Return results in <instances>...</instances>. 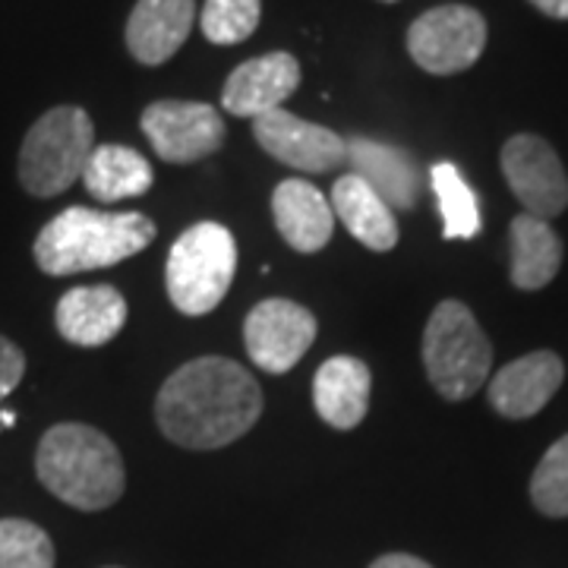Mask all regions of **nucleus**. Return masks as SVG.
<instances>
[{
    "instance_id": "obj_1",
    "label": "nucleus",
    "mask_w": 568,
    "mask_h": 568,
    "mask_svg": "<svg viewBox=\"0 0 568 568\" xmlns=\"http://www.w3.org/2000/svg\"><path fill=\"white\" fill-rule=\"evenodd\" d=\"M263 414L260 383L227 357H200L171 373L155 398V420L183 448H222L237 443Z\"/></svg>"
},
{
    "instance_id": "obj_2",
    "label": "nucleus",
    "mask_w": 568,
    "mask_h": 568,
    "mask_svg": "<svg viewBox=\"0 0 568 568\" xmlns=\"http://www.w3.org/2000/svg\"><path fill=\"white\" fill-rule=\"evenodd\" d=\"M36 474L54 499L80 511L111 508L126 489L118 446L85 424L51 426L36 452Z\"/></svg>"
},
{
    "instance_id": "obj_3",
    "label": "nucleus",
    "mask_w": 568,
    "mask_h": 568,
    "mask_svg": "<svg viewBox=\"0 0 568 568\" xmlns=\"http://www.w3.org/2000/svg\"><path fill=\"white\" fill-rule=\"evenodd\" d=\"M155 222L140 212H95L73 205L36 237V263L44 275H77L118 265L155 241Z\"/></svg>"
},
{
    "instance_id": "obj_4",
    "label": "nucleus",
    "mask_w": 568,
    "mask_h": 568,
    "mask_svg": "<svg viewBox=\"0 0 568 568\" xmlns=\"http://www.w3.org/2000/svg\"><path fill=\"white\" fill-rule=\"evenodd\" d=\"M95 149V126L92 118L73 108L61 104L41 114L29 126L20 149V183L26 193L48 200L61 196L73 183L82 181L85 162Z\"/></svg>"
},
{
    "instance_id": "obj_5",
    "label": "nucleus",
    "mask_w": 568,
    "mask_h": 568,
    "mask_svg": "<svg viewBox=\"0 0 568 568\" xmlns=\"http://www.w3.org/2000/svg\"><path fill=\"white\" fill-rule=\"evenodd\" d=\"M237 272L234 234L215 222L186 227L168 253V297L186 316H205L222 304Z\"/></svg>"
},
{
    "instance_id": "obj_6",
    "label": "nucleus",
    "mask_w": 568,
    "mask_h": 568,
    "mask_svg": "<svg viewBox=\"0 0 568 568\" xmlns=\"http://www.w3.org/2000/svg\"><path fill=\"white\" fill-rule=\"evenodd\" d=\"M424 366L446 402H465L489 379L493 345L462 301H443L424 332Z\"/></svg>"
},
{
    "instance_id": "obj_7",
    "label": "nucleus",
    "mask_w": 568,
    "mask_h": 568,
    "mask_svg": "<svg viewBox=\"0 0 568 568\" xmlns=\"http://www.w3.org/2000/svg\"><path fill=\"white\" fill-rule=\"evenodd\" d=\"M487 48V20L462 3L433 7L407 29V54L433 77L465 73Z\"/></svg>"
},
{
    "instance_id": "obj_8",
    "label": "nucleus",
    "mask_w": 568,
    "mask_h": 568,
    "mask_svg": "<svg viewBox=\"0 0 568 568\" xmlns=\"http://www.w3.org/2000/svg\"><path fill=\"white\" fill-rule=\"evenodd\" d=\"M503 174L511 193L534 219H556L568 205V174L556 149L534 133H518L503 145Z\"/></svg>"
},
{
    "instance_id": "obj_9",
    "label": "nucleus",
    "mask_w": 568,
    "mask_h": 568,
    "mask_svg": "<svg viewBox=\"0 0 568 568\" xmlns=\"http://www.w3.org/2000/svg\"><path fill=\"white\" fill-rule=\"evenodd\" d=\"M316 342V316L306 306L272 297L250 310L244 323V345L250 361L282 376L291 366L301 364L310 345Z\"/></svg>"
},
{
    "instance_id": "obj_10",
    "label": "nucleus",
    "mask_w": 568,
    "mask_h": 568,
    "mask_svg": "<svg viewBox=\"0 0 568 568\" xmlns=\"http://www.w3.org/2000/svg\"><path fill=\"white\" fill-rule=\"evenodd\" d=\"M140 123L155 155L171 164L200 162L224 142L222 114L205 102H155L142 111Z\"/></svg>"
},
{
    "instance_id": "obj_11",
    "label": "nucleus",
    "mask_w": 568,
    "mask_h": 568,
    "mask_svg": "<svg viewBox=\"0 0 568 568\" xmlns=\"http://www.w3.org/2000/svg\"><path fill=\"white\" fill-rule=\"evenodd\" d=\"M253 136L275 162L304 174H328L347 162V142L320 123H310L284 108L253 121Z\"/></svg>"
},
{
    "instance_id": "obj_12",
    "label": "nucleus",
    "mask_w": 568,
    "mask_h": 568,
    "mask_svg": "<svg viewBox=\"0 0 568 568\" xmlns=\"http://www.w3.org/2000/svg\"><path fill=\"white\" fill-rule=\"evenodd\" d=\"M301 85V63L287 51L241 63L222 89V108L234 118H263L282 108Z\"/></svg>"
},
{
    "instance_id": "obj_13",
    "label": "nucleus",
    "mask_w": 568,
    "mask_h": 568,
    "mask_svg": "<svg viewBox=\"0 0 568 568\" xmlns=\"http://www.w3.org/2000/svg\"><path fill=\"white\" fill-rule=\"evenodd\" d=\"M566 379V366L552 351H534L506 364L489 383V405L508 420L540 414Z\"/></svg>"
},
{
    "instance_id": "obj_14",
    "label": "nucleus",
    "mask_w": 568,
    "mask_h": 568,
    "mask_svg": "<svg viewBox=\"0 0 568 568\" xmlns=\"http://www.w3.org/2000/svg\"><path fill=\"white\" fill-rule=\"evenodd\" d=\"M347 142V168L392 209H414L420 196V171L402 145L351 136Z\"/></svg>"
},
{
    "instance_id": "obj_15",
    "label": "nucleus",
    "mask_w": 568,
    "mask_h": 568,
    "mask_svg": "<svg viewBox=\"0 0 568 568\" xmlns=\"http://www.w3.org/2000/svg\"><path fill=\"white\" fill-rule=\"evenodd\" d=\"M196 0H140L126 20V48L145 67L171 61L190 39Z\"/></svg>"
},
{
    "instance_id": "obj_16",
    "label": "nucleus",
    "mask_w": 568,
    "mask_h": 568,
    "mask_svg": "<svg viewBox=\"0 0 568 568\" xmlns=\"http://www.w3.org/2000/svg\"><path fill=\"white\" fill-rule=\"evenodd\" d=\"M54 323L70 345L102 347L126 325V301L111 284L73 287L58 301Z\"/></svg>"
},
{
    "instance_id": "obj_17",
    "label": "nucleus",
    "mask_w": 568,
    "mask_h": 568,
    "mask_svg": "<svg viewBox=\"0 0 568 568\" xmlns=\"http://www.w3.org/2000/svg\"><path fill=\"white\" fill-rule=\"evenodd\" d=\"M272 215L284 244L297 253H320L335 234V212L306 181H282L272 193Z\"/></svg>"
},
{
    "instance_id": "obj_18",
    "label": "nucleus",
    "mask_w": 568,
    "mask_h": 568,
    "mask_svg": "<svg viewBox=\"0 0 568 568\" xmlns=\"http://www.w3.org/2000/svg\"><path fill=\"white\" fill-rule=\"evenodd\" d=\"M369 366L357 357H328L313 376V405L325 424L354 429L369 410Z\"/></svg>"
},
{
    "instance_id": "obj_19",
    "label": "nucleus",
    "mask_w": 568,
    "mask_h": 568,
    "mask_svg": "<svg viewBox=\"0 0 568 568\" xmlns=\"http://www.w3.org/2000/svg\"><path fill=\"white\" fill-rule=\"evenodd\" d=\"M332 212L342 219L347 231L373 253H388L398 244V222L392 205L383 203L357 174L347 171L332 186Z\"/></svg>"
},
{
    "instance_id": "obj_20",
    "label": "nucleus",
    "mask_w": 568,
    "mask_h": 568,
    "mask_svg": "<svg viewBox=\"0 0 568 568\" xmlns=\"http://www.w3.org/2000/svg\"><path fill=\"white\" fill-rule=\"evenodd\" d=\"M511 246V284L521 291L547 287L562 268V241L544 219L521 212L508 227Z\"/></svg>"
},
{
    "instance_id": "obj_21",
    "label": "nucleus",
    "mask_w": 568,
    "mask_h": 568,
    "mask_svg": "<svg viewBox=\"0 0 568 568\" xmlns=\"http://www.w3.org/2000/svg\"><path fill=\"white\" fill-rule=\"evenodd\" d=\"M155 181L152 164L142 159L136 149L130 145H95L85 171H82V183L89 190L92 200L99 203H121V200H136L142 196Z\"/></svg>"
},
{
    "instance_id": "obj_22",
    "label": "nucleus",
    "mask_w": 568,
    "mask_h": 568,
    "mask_svg": "<svg viewBox=\"0 0 568 568\" xmlns=\"http://www.w3.org/2000/svg\"><path fill=\"white\" fill-rule=\"evenodd\" d=\"M429 183L439 203V215H443V234L446 241H470L480 234V203L477 193L470 190L465 174L458 171V164L436 162L429 168Z\"/></svg>"
},
{
    "instance_id": "obj_23",
    "label": "nucleus",
    "mask_w": 568,
    "mask_h": 568,
    "mask_svg": "<svg viewBox=\"0 0 568 568\" xmlns=\"http://www.w3.org/2000/svg\"><path fill=\"white\" fill-rule=\"evenodd\" d=\"M51 537L26 518H0V568H54Z\"/></svg>"
},
{
    "instance_id": "obj_24",
    "label": "nucleus",
    "mask_w": 568,
    "mask_h": 568,
    "mask_svg": "<svg viewBox=\"0 0 568 568\" xmlns=\"http://www.w3.org/2000/svg\"><path fill=\"white\" fill-rule=\"evenodd\" d=\"M530 499L549 518H568V433L540 458L530 477Z\"/></svg>"
},
{
    "instance_id": "obj_25",
    "label": "nucleus",
    "mask_w": 568,
    "mask_h": 568,
    "mask_svg": "<svg viewBox=\"0 0 568 568\" xmlns=\"http://www.w3.org/2000/svg\"><path fill=\"white\" fill-rule=\"evenodd\" d=\"M260 13V0H205L200 26L212 44H241L256 32Z\"/></svg>"
},
{
    "instance_id": "obj_26",
    "label": "nucleus",
    "mask_w": 568,
    "mask_h": 568,
    "mask_svg": "<svg viewBox=\"0 0 568 568\" xmlns=\"http://www.w3.org/2000/svg\"><path fill=\"white\" fill-rule=\"evenodd\" d=\"M22 373H26V354H22V347L0 335V405H3V398L13 388L20 386Z\"/></svg>"
},
{
    "instance_id": "obj_27",
    "label": "nucleus",
    "mask_w": 568,
    "mask_h": 568,
    "mask_svg": "<svg viewBox=\"0 0 568 568\" xmlns=\"http://www.w3.org/2000/svg\"><path fill=\"white\" fill-rule=\"evenodd\" d=\"M369 568H433L424 559H417V556H410V552H386V556H379L376 562Z\"/></svg>"
},
{
    "instance_id": "obj_28",
    "label": "nucleus",
    "mask_w": 568,
    "mask_h": 568,
    "mask_svg": "<svg viewBox=\"0 0 568 568\" xmlns=\"http://www.w3.org/2000/svg\"><path fill=\"white\" fill-rule=\"evenodd\" d=\"M530 3L552 20H568V0H530Z\"/></svg>"
},
{
    "instance_id": "obj_29",
    "label": "nucleus",
    "mask_w": 568,
    "mask_h": 568,
    "mask_svg": "<svg viewBox=\"0 0 568 568\" xmlns=\"http://www.w3.org/2000/svg\"><path fill=\"white\" fill-rule=\"evenodd\" d=\"M17 424V414L13 410H0V426H13Z\"/></svg>"
},
{
    "instance_id": "obj_30",
    "label": "nucleus",
    "mask_w": 568,
    "mask_h": 568,
    "mask_svg": "<svg viewBox=\"0 0 568 568\" xmlns=\"http://www.w3.org/2000/svg\"><path fill=\"white\" fill-rule=\"evenodd\" d=\"M383 3H395V0H383Z\"/></svg>"
},
{
    "instance_id": "obj_31",
    "label": "nucleus",
    "mask_w": 568,
    "mask_h": 568,
    "mask_svg": "<svg viewBox=\"0 0 568 568\" xmlns=\"http://www.w3.org/2000/svg\"><path fill=\"white\" fill-rule=\"evenodd\" d=\"M108 568H114V566H108Z\"/></svg>"
}]
</instances>
